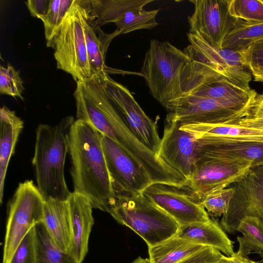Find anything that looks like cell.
I'll use <instances>...</instances> for the list:
<instances>
[{
	"label": "cell",
	"instance_id": "cell-1",
	"mask_svg": "<svg viewBox=\"0 0 263 263\" xmlns=\"http://www.w3.org/2000/svg\"><path fill=\"white\" fill-rule=\"evenodd\" d=\"M102 135L90 124L76 120L68 136L73 192L86 197L93 208L110 214L116 205L102 144Z\"/></svg>",
	"mask_w": 263,
	"mask_h": 263
},
{
	"label": "cell",
	"instance_id": "cell-2",
	"mask_svg": "<svg viewBox=\"0 0 263 263\" xmlns=\"http://www.w3.org/2000/svg\"><path fill=\"white\" fill-rule=\"evenodd\" d=\"M74 121L69 116L55 125L41 124L36 129L32 163L36 186L45 200L66 201L72 193L66 182L64 167L68 152V136Z\"/></svg>",
	"mask_w": 263,
	"mask_h": 263
},
{
	"label": "cell",
	"instance_id": "cell-3",
	"mask_svg": "<svg viewBox=\"0 0 263 263\" xmlns=\"http://www.w3.org/2000/svg\"><path fill=\"white\" fill-rule=\"evenodd\" d=\"M188 55L167 41H150L139 74L152 96L165 108L183 95L181 77Z\"/></svg>",
	"mask_w": 263,
	"mask_h": 263
},
{
	"label": "cell",
	"instance_id": "cell-4",
	"mask_svg": "<svg viewBox=\"0 0 263 263\" xmlns=\"http://www.w3.org/2000/svg\"><path fill=\"white\" fill-rule=\"evenodd\" d=\"M112 217L128 227L152 247L174 236L178 223L142 193L116 195Z\"/></svg>",
	"mask_w": 263,
	"mask_h": 263
},
{
	"label": "cell",
	"instance_id": "cell-5",
	"mask_svg": "<svg viewBox=\"0 0 263 263\" xmlns=\"http://www.w3.org/2000/svg\"><path fill=\"white\" fill-rule=\"evenodd\" d=\"M86 0H75L54 45L58 69L70 74L76 82L92 77L84 32Z\"/></svg>",
	"mask_w": 263,
	"mask_h": 263
},
{
	"label": "cell",
	"instance_id": "cell-6",
	"mask_svg": "<svg viewBox=\"0 0 263 263\" xmlns=\"http://www.w3.org/2000/svg\"><path fill=\"white\" fill-rule=\"evenodd\" d=\"M45 200L31 180L19 183L8 209L2 263H10L27 232L43 222Z\"/></svg>",
	"mask_w": 263,
	"mask_h": 263
},
{
	"label": "cell",
	"instance_id": "cell-7",
	"mask_svg": "<svg viewBox=\"0 0 263 263\" xmlns=\"http://www.w3.org/2000/svg\"><path fill=\"white\" fill-rule=\"evenodd\" d=\"M187 37L190 44L184 51L193 66L219 74L242 87H250L252 76L243 65L239 51L217 49L190 33Z\"/></svg>",
	"mask_w": 263,
	"mask_h": 263
},
{
	"label": "cell",
	"instance_id": "cell-8",
	"mask_svg": "<svg viewBox=\"0 0 263 263\" xmlns=\"http://www.w3.org/2000/svg\"><path fill=\"white\" fill-rule=\"evenodd\" d=\"M142 193L180 226L206 222L211 219L201 198L189 184L153 183Z\"/></svg>",
	"mask_w": 263,
	"mask_h": 263
},
{
	"label": "cell",
	"instance_id": "cell-9",
	"mask_svg": "<svg viewBox=\"0 0 263 263\" xmlns=\"http://www.w3.org/2000/svg\"><path fill=\"white\" fill-rule=\"evenodd\" d=\"M230 186L234 189V194L220 220L222 229L234 234L241 220L247 216L257 218L263 223V165L251 167Z\"/></svg>",
	"mask_w": 263,
	"mask_h": 263
},
{
	"label": "cell",
	"instance_id": "cell-10",
	"mask_svg": "<svg viewBox=\"0 0 263 263\" xmlns=\"http://www.w3.org/2000/svg\"><path fill=\"white\" fill-rule=\"evenodd\" d=\"M98 75L106 94L134 135L157 155L161 139L156 124L145 113L127 87L113 80L107 73L103 72Z\"/></svg>",
	"mask_w": 263,
	"mask_h": 263
},
{
	"label": "cell",
	"instance_id": "cell-11",
	"mask_svg": "<svg viewBox=\"0 0 263 263\" xmlns=\"http://www.w3.org/2000/svg\"><path fill=\"white\" fill-rule=\"evenodd\" d=\"M194 11L188 16L189 33L200 37L211 46L222 49L226 37L238 20L229 11L230 0H191Z\"/></svg>",
	"mask_w": 263,
	"mask_h": 263
},
{
	"label": "cell",
	"instance_id": "cell-12",
	"mask_svg": "<svg viewBox=\"0 0 263 263\" xmlns=\"http://www.w3.org/2000/svg\"><path fill=\"white\" fill-rule=\"evenodd\" d=\"M166 122L180 124L231 123L247 114L216 100L185 96L168 104Z\"/></svg>",
	"mask_w": 263,
	"mask_h": 263
},
{
	"label": "cell",
	"instance_id": "cell-13",
	"mask_svg": "<svg viewBox=\"0 0 263 263\" xmlns=\"http://www.w3.org/2000/svg\"><path fill=\"white\" fill-rule=\"evenodd\" d=\"M102 144L115 196L143 192L153 182L118 144L102 135Z\"/></svg>",
	"mask_w": 263,
	"mask_h": 263
},
{
	"label": "cell",
	"instance_id": "cell-14",
	"mask_svg": "<svg viewBox=\"0 0 263 263\" xmlns=\"http://www.w3.org/2000/svg\"><path fill=\"white\" fill-rule=\"evenodd\" d=\"M251 167L248 163L195 156L194 169L189 185L202 200L210 194L231 185Z\"/></svg>",
	"mask_w": 263,
	"mask_h": 263
},
{
	"label": "cell",
	"instance_id": "cell-15",
	"mask_svg": "<svg viewBox=\"0 0 263 263\" xmlns=\"http://www.w3.org/2000/svg\"><path fill=\"white\" fill-rule=\"evenodd\" d=\"M197 139L176 122L165 126L157 156L189 181L194 169Z\"/></svg>",
	"mask_w": 263,
	"mask_h": 263
},
{
	"label": "cell",
	"instance_id": "cell-16",
	"mask_svg": "<svg viewBox=\"0 0 263 263\" xmlns=\"http://www.w3.org/2000/svg\"><path fill=\"white\" fill-rule=\"evenodd\" d=\"M195 156L262 165L263 142L202 137L197 139Z\"/></svg>",
	"mask_w": 263,
	"mask_h": 263
},
{
	"label": "cell",
	"instance_id": "cell-17",
	"mask_svg": "<svg viewBox=\"0 0 263 263\" xmlns=\"http://www.w3.org/2000/svg\"><path fill=\"white\" fill-rule=\"evenodd\" d=\"M71 242L69 253L82 263L88 252V241L94 224L93 207L83 195L73 192L67 200Z\"/></svg>",
	"mask_w": 263,
	"mask_h": 263
},
{
	"label": "cell",
	"instance_id": "cell-18",
	"mask_svg": "<svg viewBox=\"0 0 263 263\" xmlns=\"http://www.w3.org/2000/svg\"><path fill=\"white\" fill-rule=\"evenodd\" d=\"M185 96L211 98L243 111L247 116L257 95L250 87H242L221 78L197 86L182 97Z\"/></svg>",
	"mask_w": 263,
	"mask_h": 263
},
{
	"label": "cell",
	"instance_id": "cell-19",
	"mask_svg": "<svg viewBox=\"0 0 263 263\" xmlns=\"http://www.w3.org/2000/svg\"><path fill=\"white\" fill-rule=\"evenodd\" d=\"M174 236L201 246L214 248L228 256L235 252L234 242L214 218L206 222L180 226Z\"/></svg>",
	"mask_w": 263,
	"mask_h": 263
},
{
	"label": "cell",
	"instance_id": "cell-20",
	"mask_svg": "<svg viewBox=\"0 0 263 263\" xmlns=\"http://www.w3.org/2000/svg\"><path fill=\"white\" fill-rule=\"evenodd\" d=\"M83 26L92 77L103 72L109 74L113 70L105 64L107 50L112 40L120 34L117 30L111 33L104 32L90 17L87 7Z\"/></svg>",
	"mask_w": 263,
	"mask_h": 263
},
{
	"label": "cell",
	"instance_id": "cell-21",
	"mask_svg": "<svg viewBox=\"0 0 263 263\" xmlns=\"http://www.w3.org/2000/svg\"><path fill=\"white\" fill-rule=\"evenodd\" d=\"M0 203L3 202L5 178L24 122L14 111L5 106L0 109Z\"/></svg>",
	"mask_w": 263,
	"mask_h": 263
},
{
	"label": "cell",
	"instance_id": "cell-22",
	"mask_svg": "<svg viewBox=\"0 0 263 263\" xmlns=\"http://www.w3.org/2000/svg\"><path fill=\"white\" fill-rule=\"evenodd\" d=\"M43 223L56 246L68 252L71 236L67 200H45Z\"/></svg>",
	"mask_w": 263,
	"mask_h": 263
},
{
	"label": "cell",
	"instance_id": "cell-23",
	"mask_svg": "<svg viewBox=\"0 0 263 263\" xmlns=\"http://www.w3.org/2000/svg\"><path fill=\"white\" fill-rule=\"evenodd\" d=\"M180 128L196 139L215 137L228 140L263 142V131L234 123L180 124Z\"/></svg>",
	"mask_w": 263,
	"mask_h": 263
},
{
	"label": "cell",
	"instance_id": "cell-24",
	"mask_svg": "<svg viewBox=\"0 0 263 263\" xmlns=\"http://www.w3.org/2000/svg\"><path fill=\"white\" fill-rule=\"evenodd\" d=\"M154 0H86L89 14L99 26L115 23L129 11L141 10Z\"/></svg>",
	"mask_w": 263,
	"mask_h": 263
},
{
	"label": "cell",
	"instance_id": "cell-25",
	"mask_svg": "<svg viewBox=\"0 0 263 263\" xmlns=\"http://www.w3.org/2000/svg\"><path fill=\"white\" fill-rule=\"evenodd\" d=\"M205 247L173 236L155 246L149 247L148 259L151 263H178Z\"/></svg>",
	"mask_w": 263,
	"mask_h": 263
},
{
	"label": "cell",
	"instance_id": "cell-26",
	"mask_svg": "<svg viewBox=\"0 0 263 263\" xmlns=\"http://www.w3.org/2000/svg\"><path fill=\"white\" fill-rule=\"evenodd\" d=\"M35 263H79L69 253L58 248L43 222L34 226Z\"/></svg>",
	"mask_w": 263,
	"mask_h": 263
},
{
	"label": "cell",
	"instance_id": "cell-27",
	"mask_svg": "<svg viewBox=\"0 0 263 263\" xmlns=\"http://www.w3.org/2000/svg\"><path fill=\"white\" fill-rule=\"evenodd\" d=\"M237 232L242 234L237 237V254L248 257L251 253L263 252V223L259 219L251 216L243 218L237 226Z\"/></svg>",
	"mask_w": 263,
	"mask_h": 263
},
{
	"label": "cell",
	"instance_id": "cell-28",
	"mask_svg": "<svg viewBox=\"0 0 263 263\" xmlns=\"http://www.w3.org/2000/svg\"><path fill=\"white\" fill-rule=\"evenodd\" d=\"M263 39V23L249 24L238 20L226 37L222 49L241 50L251 43Z\"/></svg>",
	"mask_w": 263,
	"mask_h": 263
},
{
	"label": "cell",
	"instance_id": "cell-29",
	"mask_svg": "<svg viewBox=\"0 0 263 263\" xmlns=\"http://www.w3.org/2000/svg\"><path fill=\"white\" fill-rule=\"evenodd\" d=\"M75 0H51L44 24L46 45L53 48L56 37Z\"/></svg>",
	"mask_w": 263,
	"mask_h": 263
},
{
	"label": "cell",
	"instance_id": "cell-30",
	"mask_svg": "<svg viewBox=\"0 0 263 263\" xmlns=\"http://www.w3.org/2000/svg\"><path fill=\"white\" fill-rule=\"evenodd\" d=\"M159 9L129 11L114 24L120 34L140 29H151L158 25L156 16Z\"/></svg>",
	"mask_w": 263,
	"mask_h": 263
},
{
	"label": "cell",
	"instance_id": "cell-31",
	"mask_svg": "<svg viewBox=\"0 0 263 263\" xmlns=\"http://www.w3.org/2000/svg\"><path fill=\"white\" fill-rule=\"evenodd\" d=\"M229 11L238 20L249 24L263 23V1L230 0Z\"/></svg>",
	"mask_w": 263,
	"mask_h": 263
},
{
	"label": "cell",
	"instance_id": "cell-32",
	"mask_svg": "<svg viewBox=\"0 0 263 263\" xmlns=\"http://www.w3.org/2000/svg\"><path fill=\"white\" fill-rule=\"evenodd\" d=\"M239 51L243 65L254 80L263 83V39L251 43Z\"/></svg>",
	"mask_w": 263,
	"mask_h": 263
},
{
	"label": "cell",
	"instance_id": "cell-33",
	"mask_svg": "<svg viewBox=\"0 0 263 263\" xmlns=\"http://www.w3.org/2000/svg\"><path fill=\"white\" fill-rule=\"evenodd\" d=\"M234 194V189L229 186L204 197L202 204L209 215L222 216L227 213Z\"/></svg>",
	"mask_w": 263,
	"mask_h": 263
},
{
	"label": "cell",
	"instance_id": "cell-34",
	"mask_svg": "<svg viewBox=\"0 0 263 263\" xmlns=\"http://www.w3.org/2000/svg\"><path fill=\"white\" fill-rule=\"evenodd\" d=\"M24 90L23 81L19 71L10 64L6 67L0 66V93L19 98L24 100L22 96Z\"/></svg>",
	"mask_w": 263,
	"mask_h": 263
},
{
	"label": "cell",
	"instance_id": "cell-35",
	"mask_svg": "<svg viewBox=\"0 0 263 263\" xmlns=\"http://www.w3.org/2000/svg\"><path fill=\"white\" fill-rule=\"evenodd\" d=\"M34 227L27 232L21 241L10 263H35L36 254Z\"/></svg>",
	"mask_w": 263,
	"mask_h": 263
},
{
	"label": "cell",
	"instance_id": "cell-36",
	"mask_svg": "<svg viewBox=\"0 0 263 263\" xmlns=\"http://www.w3.org/2000/svg\"><path fill=\"white\" fill-rule=\"evenodd\" d=\"M222 255L220 251L214 248L205 247L178 263H217Z\"/></svg>",
	"mask_w": 263,
	"mask_h": 263
},
{
	"label": "cell",
	"instance_id": "cell-37",
	"mask_svg": "<svg viewBox=\"0 0 263 263\" xmlns=\"http://www.w3.org/2000/svg\"><path fill=\"white\" fill-rule=\"evenodd\" d=\"M50 2L51 0H28L25 4L31 15L42 21L48 12Z\"/></svg>",
	"mask_w": 263,
	"mask_h": 263
},
{
	"label": "cell",
	"instance_id": "cell-38",
	"mask_svg": "<svg viewBox=\"0 0 263 263\" xmlns=\"http://www.w3.org/2000/svg\"><path fill=\"white\" fill-rule=\"evenodd\" d=\"M231 123L263 131V118L245 117L237 120Z\"/></svg>",
	"mask_w": 263,
	"mask_h": 263
},
{
	"label": "cell",
	"instance_id": "cell-39",
	"mask_svg": "<svg viewBox=\"0 0 263 263\" xmlns=\"http://www.w3.org/2000/svg\"><path fill=\"white\" fill-rule=\"evenodd\" d=\"M247 118H263V96L257 95L251 106ZM245 118V117H244Z\"/></svg>",
	"mask_w": 263,
	"mask_h": 263
},
{
	"label": "cell",
	"instance_id": "cell-40",
	"mask_svg": "<svg viewBox=\"0 0 263 263\" xmlns=\"http://www.w3.org/2000/svg\"><path fill=\"white\" fill-rule=\"evenodd\" d=\"M217 263H256V261L250 259L248 257L242 256L236 252L231 256H228L222 255Z\"/></svg>",
	"mask_w": 263,
	"mask_h": 263
},
{
	"label": "cell",
	"instance_id": "cell-41",
	"mask_svg": "<svg viewBox=\"0 0 263 263\" xmlns=\"http://www.w3.org/2000/svg\"><path fill=\"white\" fill-rule=\"evenodd\" d=\"M132 263H151L148 258H143L141 257H139L135 259Z\"/></svg>",
	"mask_w": 263,
	"mask_h": 263
},
{
	"label": "cell",
	"instance_id": "cell-42",
	"mask_svg": "<svg viewBox=\"0 0 263 263\" xmlns=\"http://www.w3.org/2000/svg\"><path fill=\"white\" fill-rule=\"evenodd\" d=\"M257 254L259 255V256L260 257V259L256 261V263H263V252L259 253Z\"/></svg>",
	"mask_w": 263,
	"mask_h": 263
}]
</instances>
